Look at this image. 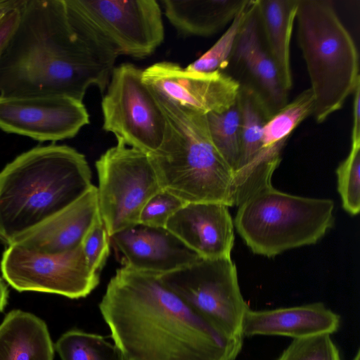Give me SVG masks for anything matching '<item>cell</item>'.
I'll list each match as a JSON object with an SVG mask.
<instances>
[{
    "label": "cell",
    "instance_id": "5",
    "mask_svg": "<svg viewBox=\"0 0 360 360\" xmlns=\"http://www.w3.org/2000/svg\"><path fill=\"white\" fill-rule=\"evenodd\" d=\"M295 21L315 101L313 114L321 123L360 84L358 50L330 1L298 0Z\"/></svg>",
    "mask_w": 360,
    "mask_h": 360
},
{
    "label": "cell",
    "instance_id": "2",
    "mask_svg": "<svg viewBox=\"0 0 360 360\" xmlns=\"http://www.w3.org/2000/svg\"><path fill=\"white\" fill-rule=\"evenodd\" d=\"M99 309L125 360H235L242 348L153 274L117 269Z\"/></svg>",
    "mask_w": 360,
    "mask_h": 360
},
{
    "label": "cell",
    "instance_id": "16",
    "mask_svg": "<svg viewBox=\"0 0 360 360\" xmlns=\"http://www.w3.org/2000/svg\"><path fill=\"white\" fill-rule=\"evenodd\" d=\"M165 228L202 259L231 258L234 223L226 205L186 203Z\"/></svg>",
    "mask_w": 360,
    "mask_h": 360
},
{
    "label": "cell",
    "instance_id": "33",
    "mask_svg": "<svg viewBox=\"0 0 360 360\" xmlns=\"http://www.w3.org/2000/svg\"><path fill=\"white\" fill-rule=\"evenodd\" d=\"M22 0H0V19L8 11L18 7Z\"/></svg>",
    "mask_w": 360,
    "mask_h": 360
},
{
    "label": "cell",
    "instance_id": "13",
    "mask_svg": "<svg viewBox=\"0 0 360 360\" xmlns=\"http://www.w3.org/2000/svg\"><path fill=\"white\" fill-rule=\"evenodd\" d=\"M142 79L162 98L205 115L232 106L240 87L238 80L221 70L190 71L169 61L150 65L143 70Z\"/></svg>",
    "mask_w": 360,
    "mask_h": 360
},
{
    "label": "cell",
    "instance_id": "34",
    "mask_svg": "<svg viewBox=\"0 0 360 360\" xmlns=\"http://www.w3.org/2000/svg\"><path fill=\"white\" fill-rule=\"evenodd\" d=\"M8 297V288L0 276V312H1L6 306Z\"/></svg>",
    "mask_w": 360,
    "mask_h": 360
},
{
    "label": "cell",
    "instance_id": "32",
    "mask_svg": "<svg viewBox=\"0 0 360 360\" xmlns=\"http://www.w3.org/2000/svg\"><path fill=\"white\" fill-rule=\"evenodd\" d=\"M351 143L360 142V84L354 92Z\"/></svg>",
    "mask_w": 360,
    "mask_h": 360
},
{
    "label": "cell",
    "instance_id": "25",
    "mask_svg": "<svg viewBox=\"0 0 360 360\" xmlns=\"http://www.w3.org/2000/svg\"><path fill=\"white\" fill-rule=\"evenodd\" d=\"M212 141L233 174L238 164L240 143V112L238 98L227 110L206 115Z\"/></svg>",
    "mask_w": 360,
    "mask_h": 360
},
{
    "label": "cell",
    "instance_id": "10",
    "mask_svg": "<svg viewBox=\"0 0 360 360\" xmlns=\"http://www.w3.org/2000/svg\"><path fill=\"white\" fill-rule=\"evenodd\" d=\"M142 72L131 63L113 68L101 101L103 128L128 146L150 154L162 145L167 122Z\"/></svg>",
    "mask_w": 360,
    "mask_h": 360
},
{
    "label": "cell",
    "instance_id": "24",
    "mask_svg": "<svg viewBox=\"0 0 360 360\" xmlns=\"http://www.w3.org/2000/svg\"><path fill=\"white\" fill-rule=\"evenodd\" d=\"M55 347L62 360H125L115 343L79 329L63 333Z\"/></svg>",
    "mask_w": 360,
    "mask_h": 360
},
{
    "label": "cell",
    "instance_id": "4",
    "mask_svg": "<svg viewBox=\"0 0 360 360\" xmlns=\"http://www.w3.org/2000/svg\"><path fill=\"white\" fill-rule=\"evenodd\" d=\"M153 93L167 122L162 145L148 154L162 189L185 203L235 205L233 172L212 141L206 115Z\"/></svg>",
    "mask_w": 360,
    "mask_h": 360
},
{
    "label": "cell",
    "instance_id": "18",
    "mask_svg": "<svg viewBox=\"0 0 360 360\" xmlns=\"http://www.w3.org/2000/svg\"><path fill=\"white\" fill-rule=\"evenodd\" d=\"M339 315L323 303L265 310L249 309L244 318L243 336L280 335L295 339L335 333Z\"/></svg>",
    "mask_w": 360,
    "mask_h": 360
},
{
    "label": "cell",
    "instance_id": "29",
    "mask_svg": "<svg viewBox=\"0 0 360 360\" xmlns=\"http://www.w3.org/2000/svg\"><path fill=\"white\" fill-rule=\"evenodd\" d=\"M186 203L162 189L153 195L143 206L139 224L155 228H165L169 218Z\"/></svg>",
    "mask_w": 360,
    "mask_h": 360
},
{
    "label": "cell",
    "instance_id": "12",
    "mask_svg": "<svg viewBox=\"0 0 360 360\" xmlns=\"http://www.w3.org/2000/svg\"><path fill=\"white\" fill-rule=\"evenodd\" d=\"M89 123L82 101L64 96H0V129L39 141L75 136Z\"/></svg>",
    "mask_w": 360,
    "mask_h": 360
},
{
    "label": "cell",
    "instance_id": "28",
    "mask_svg": "<svg viewBox=\"0 0 360 360\" xmlns=\"http://www.w3.org/2000/svg\"><path fill=\"white\" fill-rule=\"evenodd\" d=\"M278 360H341L330 335L293 340Z\"/></svg>",
    "mask_w": 360,
    "mask_h": 360
},
{
    "label": "cell",
    "instance_id": "26",
    "mask_svg": "<svg viewBox=\"0 0 360 360\" xmlns=\"http://www.w3.org/2000/svg\"><path fill=\"white\" fill-rule=\"evenodd\" d=\"M254 0H246L231 22V25L217 42L186 68L190 71L210 72L221 70L228 65L242 25L249 15Z\"/></svg>",
    "mask_w": 360,
    "mask_h": 360
},
{
    "label": "cell",
    "instance_id": "6",
    "mask_svg": "<svg viewBox=\"0 0 360 360\" xmlns=\"http://www.w3.org/2000/svg\"><path fill=\"white\" fill-rule=\"evenodd\" d=\"M330 199L291 195L270 186L238 206L234 226L255 254L271 257L311 245L334 224Z\"/></svg>",
    "mask_w": 360,
    "mask_h": 360
},
{
    "label": "cell",
    "instance_id": "27",
    "mask_svg": "<svg viewBox=\"0 0 360 360\" xmlns=\"http://www.w3.org/2000/svg\"><path fill=\"white\" fill-rule=\"evenodd\" d=\"M336 174L342 207L356 215L360 210V142L351 143L349 153L337 168Z\"/></svg>",
    "mask_w": 360,
    "mask_h": 360
},
{
    "label": "cell",
    "instance_id": "19",
    "mask_svg": "<svg viewBox=\"0 0 360 360\" xmlns=\"http://www.w3.org/2000/svg\"><path fill=\"white\" fill-rule=\"evenodd\" d=\"M256 2L254 0L242 25L231 58L246 68L274 113L288 103V93L282 88L275 65L262 44Z\"/></svg>",
    "mask_w": 360,
    "mask_h": 360
},
{
    "label": "cell",
    "instance_id": "15",
    "mask_svg": "<svg viewBox=\"0 0 360 360\" xmlns=\"http://www.w3.org/2000/svg\"><path fill=\"white\" fill-rule=\"evenodd\" d=\"M122 255V266L162 276L184 269L200 257L166 228L138 224L110 237Z\"/></svg>",
    "mask_w": 360,
    "mask_h": 360
},
{
    "label": "cell",
    "instance_id": "7",
    "mask_svg": "<svg viewBox=\"0 0 360 360\" xmlns=\"http://www.w3.org/2000/svg\"><path fill=\"white\" fill-rule=\"evenodd\" d=\"M101 217L110 237L139 224L147 201L162 190L148 154L117 140L96 162Z\"/></svg>",
    "mask_w": 360,
    "mask_h": 360
},
{
    "label": "cell",
    "instance_id": "30",
    "mask_svg": "<svg viewBox=\"0 0 360 360\" xmlns=\"http://www.w3.org/2000/svg\"><path fill=\"white\" fill-rule=\"evenodd\" d=\"M110 236L103 221L95 225L84 238L82 247L86 263L94 272L103 268L110 254Z\"/></svg>",
    "mask_w": 360,
    "mask_h": 360
},
{
    "label": "cell",
    "instance_id": "9",
    "mask_svg": "<svg viewBox=\"0 0 360 360\" xmlns=\"http://www.w3.org/2000/svg\"><path fill=\"white\" fill-rule=\"evenodd\" d=\"M160 278L214 327L231 338L243 340V321L250 308L241 294L231 258H200L191 265Z\"/></svg>",
    "mask_w": 360,
    "mask_h": 360
},
{
    "label": "cell",
    "instance_id": "1",
    "mask_svg": "<svg viewBox=\"0 0 360 360\" xmlns=\"http://www.w3.org/2000/svg\"><path fill=\"white\" fill-rule=\"evenodd\" d=\"M118 56L71 17L65 0H23L0 53V96H64L82 101L108 84Z\"/></svg>",
    "mask_w": 360,
    "mask_h": 360
},
{
    "label": "cell",
    "instance_id": "14",
    "mask_svg": "<svg viewBox=\"0 0 360 360\" xmlns=\"http://www.w3.org/2000/svg\"><path fill=\"white\" fill-rule=\"evenodd\" d=\"M238 101L240 112L241 143L234 172L235 205L271 186L274 172L281 160V151L262 148L264 126L274 114L259 90L240 84Z\"/></svg>",
    "mask_w": 360,
    "mask_h": 360
},
{
    "label": "cell",
    "instance_id": "35",
    "mask_svg": "<svg viewBox=\"0 0 360 360\" xmlns=\"http://www.w3.org/2000/svg\"><path fill=\"white\" fill-rule=\"evenodd\" d=\"M353 360H360V351L359 349L357 351V353Z\"/></svg>",
    "mask_w": 360,
    "mask_h": 360
},
{
    "label": "cell",
    "instance_id": "3",
    "mask_svg": "<svg viewBox=\"0 0 360 360\" xmlns=\"http://www.w3.org/2000/svg\"><path fill=\"white\" fill-rule=\"evenodd\" d=\"M94 184L85 156L66 145L33 148L0 172V241L11 245Z\"/></svg>",
    "mask_w": 360,
    "mask_h": 360
},
{
    "label": "cell",
    "instance_id": "17",
    "mask_svg": "<svg viewBox=\"0 0 360 360\" xmlns=\"http://www.w3.org/2000/svg\"><path fill=\"white\" fill-rule=\"evenodd\" d=\"M101 221L97 188L93 185L72 203L12 244L46 254L71 251L80 246L91 229Z\"/></svg>",
    "mask_w": 360,
    "mask_h": 360
},
{
    "label": "cell",
    "instance_id": "31",
    "mask_svg": "<svg viewBox=\"0 0 360 360\" xmlns=\"http://www.w3.org/2000/svg\"><path fill=\"white\" fill-rule=\"evenodd\" d=\"M21 4L18 7L6 13L0 19V53L8 42L18 25L20 19V7Z\"/></svg>",
    "mask_w": 360,
    "mask_h": 360
},
{
    "label": "cell",
    "instance_id": "22",
    "mask_svg": "<svg viewBox=\"0 0 360 360\" xmlns=\"http://www.w3.org/2000/svg\"><path fill=\"white\" fill-rule=\"evenodd\" d=\"M246 0H162L170 23L187 35L209 36L231 22Z\"/></svg>",
    "mask_w": 360,
    "mask_h": 360
},
{
    "label": "cell",
    "instance_id": "20",
    "mask_svg": "<svg viewBox=\"0 0 360 360\" xmlns=\"http://www.w3.org/2000/svg\"><path fill=\"white\" fill-rule=\"evenodd\" d=\"M257 13L265 47L287 93L292 86L290 41L298 0H256Z\"/></svg>",
    "mask_w": 360,
    "mask_h": 360
},
{
    "label": "cell",
    "instance_id": "23",
    "mask_svg": "<svg viewBox=\"0 0 360 360\" xmlns=\"http://www.w3.org/2000/svg\"><path fill=\"white\" fill-rule=\"evenodd\" d=\"M315 101L310 88L274 112L264 126L262 148H283L293 130L313 114Z\"/></svg>",
    "mask_w": 360,
    "mask_h": 360
},
{
    "label": "cell",
    "instance_id": "21",
    "mask_svg": "<svg viewBox=\"0 0 360 360\" xmlns=\"http://www.w3.org/2000/svg\"><path fill=\"white\" fill-rule=\"evenodd\" d=\"M54 347L45 322L19 309L0 323V360H53Z\"/></svg>",
    "mask_w": 360,
    "mask_h": 360
},
{
    "label": "cell",
    "instance_id": "11",
    "mask_svg": "<svg viewBox=\"0 0 360 360\" xmlns=\"http://www.w3.org/2000/svg\"><path fill=\"white\" fill-rule=\"evenodd\" d=\"M3 278L20 292L56 294L70 299L89 295L99 274L89 267L82 245L68 252L46 254L8 245L1 262Z\"/></svg>",
    "mask_w": 360,
    "mask_h": 360
},
{
    "label": "cell",
    "instance_id": "8",
    "mask_svg": "<svg viewBox=\"0 0 360 360\" xmlns=\"http://www.w3.org/2000/svg\"><path fill=\"white\" fill-rule=\"evenodd\" d=\"M68 13L116 54L145 58L165 38L155 0H65Z\"/></svg>",
    "mask_w": 360,
    "mask_h": 360
}]
</instances>
